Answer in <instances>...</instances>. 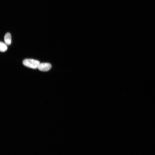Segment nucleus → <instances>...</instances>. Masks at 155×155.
<instances>
[{
	"instance_id": "obj_2",
	"label": "nucleus",
	"mask_w": 155,
	"mask_h": 155,
	"mask_svg": "<svg viewBox=\"0 0 155 155\" xmlns=\"http://www.w3.org/2000/svg\"><path fill=\"white\" fill-rule=\"evenodd\" d=\"M51 67V65L49 63H40L38 67V69L40 71H49Z\"/></svg>"
},
{
	"instance_id": "obj_4",
	"label": "nucleus",
	"mask_w": 155,
	"mask_h": 155,
	"mask_svg": "<svg viewBox=\"0 0 155 155\" xmlns=\"http://www.w3.org/2000/svg\"><path fill=\"white\" fill-rule=\"evenodd\" d=\"M7 49V47L6 44L2 42H0V51L4 52Z\"/></svg>"
},
{
	"instance_id": "obj_3",
	"label": "nucleus",
	"mask_w": 155,
	"mask_h": 155,
	"mask_svg": "<svg viewBox=\"0 0 155 155\" xmlns=\"http://www.w3.org/2000/svg\"><path fill=\"white\" fill-rule=\"evenodd\" d=\"M4 41L5 44L7 45H10L11 42V36L9 33H6L4 36Z\"/></svg>"
},
{
	"instance_id": "obj_1",
	"label": "nucleus",
	"mask_w": 155,
	"mask_h": 155,
	"mask_svg": "<svg viewBox=\"0 0 155 155\" xmlns=\"http://www.w3.org/2000/svg\"><path fill=\"white\" fill-rule=\"evenodd\" d=\"M40 63L39 61L32 59H26L23 61V64L24 66L33 69L38 68Z\"/></svg>"
}]
</instances>
